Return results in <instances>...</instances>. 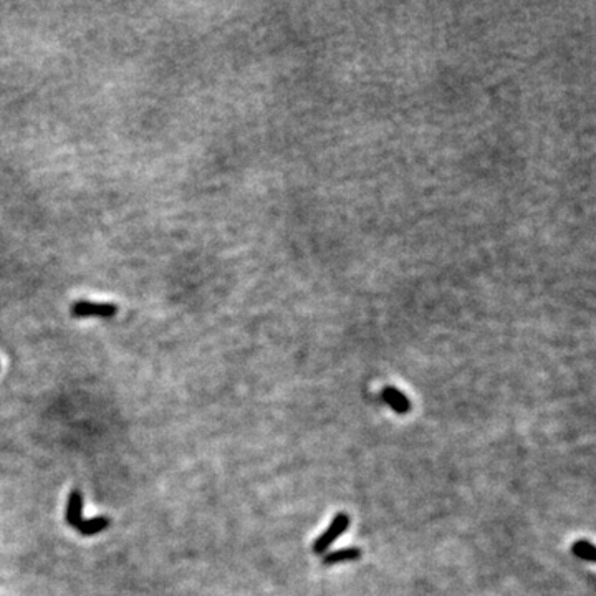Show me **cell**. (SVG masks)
Segmentation results:
<instances>
[{
    "label": "cell",
    "mask_w": 596,
    "mask_h": 596,
    "mask_svg": "<svg viewBox=\"0 0 596 596\" xmlns=\"http://www.w3.org/2000/svg\"><path fill=\"white\" fill-rule=\"evenodd\" d=\"M72 314L75 316H101V318H113L118 314V307L114 303L105 302H90V300H78L72 305Z\"/></svg>",
    "instance_id": "2"
},
{
    "label": "cell",
    "mask_w": 596,
    "mask_h": 596,
    "mask_svg": "<svg viewBox=\"0 0 596 596\" xmlns=\"http://www.w3.org/2000/svg\"><path fill=\"white\" fill-rule=\"evenodd\" d=\"M383 400L391 406V409L398 414H406L411 409V402L406 398L404 393H401L396 388H384L383 389Z\"/></svg>",
    "instance_id": "4"
},
{
    "label": "cell",
    "mask_w": 596,
    "mask_h": 596,
    "mask_svg": "<svg viewBox=\"0 0 596 596\" xmlns=\"http://www.w3.org/2000/svg\"><path fill=\"white\" fill-rule=\"evenodd\" d=\"M348 527H349V517L343 512L338 513V515L335 517V520L330 524V527L325 530L322 535L315 540L314 552L316 555H322L327 552V550L330 548V546L335 544V542L338 540L345 532H347Z\"/></svg>",
    "instance_id": "1"
},
{
    "label": "cell",
    "mask_w": 596,
    "mask_h": 596,
    "mask_svg": "<svg viewBox=\"0 0 596 596\" xmlns=\"http://www.w3.org/2000/svg\"><path fill=\"white\" fill-rule=\"evenodd\" d=\"M67 522L73 528H80L83 524V495L80 491H73L68 499Z\"/></svg>",
    "instance_id": "3"
},
{
    "label": "cell",
    "mask_w": 596,
    "mask_h": 596,
    "mask_svg": "<svg viewBox=\"0 0 596 596\" xmlns=\"http://www.w3.org/2000/svg\"><path fill=\"white\" fill-rule=\"evenodd\" d=\"M360 557H361L360 548H343V550H338V552L328 553L327 557H323V565L330 566V565H336V563L353 562V560H358Z\"/></svg>",
    "instance_id": "5"
},
{
    "label": "cell",
    "mask_w": 596,
    "mask_h": 596,
    "mask_svg": "<svg viewBox=\"0 0 596 596\" xmlns=\"http://www.w3.org/2000/svg\"><path fill=\"white\" fill-rule=\"evenodd\" d=\"M573 553L577 555L578 558H582V560H588V562H595L596 558L595 546L588 540H578L577 544L573 545Z\"/></svg>",
    "instance_id": "7"
},
{
    "label": "cell",
    "mask_w": 596,
    "mask_h": 596,
    "mask_svg": "<svg viewBox=\"0 0 596 596\" xmlns=\"http://www.w3.org/2000/svg\"><path fill=\"white\" fill-rule=\"evenodd\" d=\"M108 525L110 520L106 517H96L93 520H85L81 527L78 528V532L83 533V535H94V533H100L101 530H105Z\"/></svg>",
    "instance_id": "6"
}]
</instances>
